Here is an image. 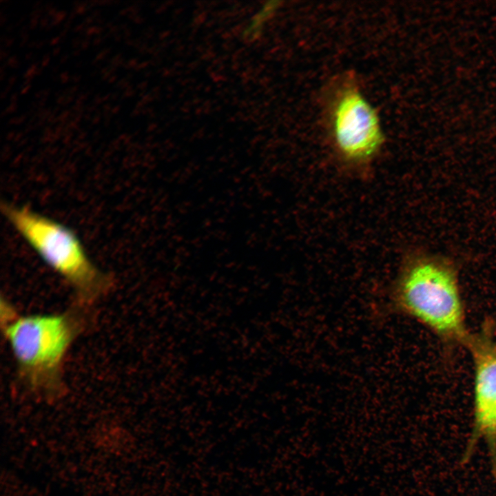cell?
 I'll return each instance as SVG.
<instances>
[{
    "instance_id": "cell-6",
    "label": "cell",
    "mask_w": 496,
    "mask_h": 496,
    "mask_svg": "<svg viewBox=\"0 0 496 496\" xmlns=\"http://www.w3.org/2000/svg\"><path fill=\"white\" fill-rule=\"evenodd\" d=\"M279 1L265 2L258 12L251 18L242 31V37L248 41L258 39L267 21L274 15L280 6Z\"/></svg>"
},
{
    "instance_id": "cell-4",
    "label": "cell",
    "mask_w": 496,
    "mask_h": 496,
    "mask_svg": "<svg viewBox=\"0 0 496 496\" xmlns=\"http://www.w3.org/2000/svg\"><path fill=\"white\" fill-rule=\"evenodd\" d=\"M322 119L337 158L346 165L363 167L378 156L384 141L379 115L353 72L331 78L321 96Z\"/></svg>"
},
{
    "instance_id": "cell-2",
    "label": "cell",
    "mask_w": 496,
    "mask_h": 496,
    "mask_svg": "<svg viewBox=\"0 0 496 496\" xmlns=\"http://www.w3.org/2000/svg\"><path fill=\"white\" fill-rule=\"evenodd\" d=\"M76 308L55 313L16 315L3 322V332L19 377L29 390L48 398L64 387L63 364L85 326Z\"/></svg>"
},
{
    "instance_id": "cell-1",
    "label": "cell",
    "mask_w": 496,
    "mask_h": 496,
    "mask_svg": "<svg viewBox=\"0 0 496 496\" xmlns=\"http://www.w3.org/2000/svg\"><path fill=\"white\" fill-rule=\"evenodd\" d=\"M392 300L397 311L446 343L464 345L471 333L458 270L447 257L420 251L409 254L395 282Z\"/></svg>"
},
{
    "instance_id": "cell-5",
    "label": "cell",
    "mask_w": 496,
    "mask_h": 496,
    "mask_svg": "<svg viewBox=\"0 0 496 496\" xmlns=\"http://www.w3.org/2000/svg\"><path fill=\"white\" fill-rule=\"evenodd\" d=\"M464 346L474 367L473 422L464 458L483 441L496 473V340L485 331L471 332Z\"/></svg>"
},
{
    "instance_id": "cell-3",
    "label": "cell",
    "mask_w": 496,
    "mask_h": 496,
    "mask_svg": "<svg viewBox=\"0 0 496 496\" xmlns=\"http://www.w3.org/2000/svg\"><path fill=\"white\" fill-rule=\"evenodd\" d=\"M1 210L25 242L72 287L80 303H92L110 291L112 276L93 262L69 227L25 205L5 202Z\"/></svg>"
}]
</instances>
